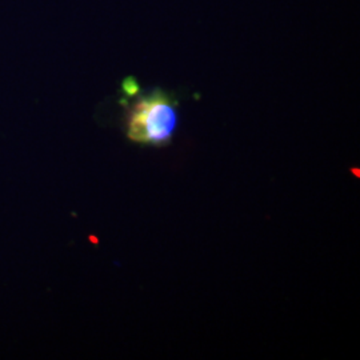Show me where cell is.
Returning a JSON list of instances; mask_svg holds the SVG:
<instances>
[{"label":"cell","instance_id":"6da1fadb","mask_svg":"<svg viewBox=\"0 0 360 360\" xmlns=\"http://www.w3.org/2000/svg\"><path fill=\"white\" fill-rule=\"evenodd\" d=\"M176 124L178 114L172 99L156 91L131 108L127 134L132 142L162 146L171 141Z\"/></svg>","mask_w":360,"mask_h":360},{"label":"cell","instance_id":"7a4b0ae2","mask_svg":"<svg viewBox=\"0 0 360 360\" xmlns=\"http://www.w3.org/2000/svg\"><path fill=\"white\" fill-rule=\"evenodd\" d=\"M123 90L126 91V94H127L129 96H134V95L139 91V86L136 84V82H135L132 77H129V79L123 83Z\"/></svg>","mask_w":360,"mask_h":360}]
</instances>
